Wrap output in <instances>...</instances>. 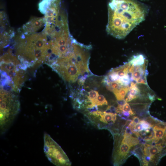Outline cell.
Here are the masks:
<instances>
[{"label": "cell", "mask_w": 166, "mask_h": 166, "mask_svg": "<svg viewBox=\"0 0 166 166\" xmlns=\"http://www.w3.org/2000/svg\"><path fill=\"white\" fill-rule=\"evenodd\" d=\"M129 89V86L122 87L119 89L114 91L113 93L117 100L124 99Z\"/></svg>", "instance_id": "7"}, {"label": "cell", "mask_w": 166, "mask_h": 166, "mask_svg": "<svg viewBox=\"0 0 166 166\" xmlns=\"http://www.w3.org/2000/svg\"><path fill=\"white\" fill-rule=\"evenodd\" d=\"M164 147L161 145H151L149 149L150 156L152 159L156 155L161 152Z\"/></svg>", "instance_id": "9"}, {"label": "cell", "mask_w": 166, "mask_h": 166, "mask_svg": "<svg viewBox=\"0 0 166 166\" xmlns=\"http://www.w3.org/2000/svg\"><path fill=\"white\" fill-rule=\"evenodd\" d=\"M147 61L145 56L142 54H139L133 56L128 62L135 66H141Z\"/></svg>", "instance_id": "5"}, {"label": "cell", "mask_w": 166, "mask_h": 166, "mask_svg": "<svg viewBox=\"0 0 166 166\" xmlns=\"http://www.w3.org/2000/svg\"><path fill=\"white\" fill-rule=\"evenodd\" d=\"M148 97L149 99L153 101L154 100L155 97L154 96H152V95H151L150 94H148Z\"/></svg>", "instance_id": "19"}, {"label": "cell", "mask_w": 166, "mask_h": 166, "mask_svg": "<svg viewBox=\"0 0 166 166\" xmlns=\"http://www.w3.org/2000/svg\"><path fill=\"white\" fill-rule=\"evenodd\" d=\"M127 101L123 99L122 100H117V103L118 104V105L123 106L126 103Z\"/></svg>", "instance_id": "17"}, {"label": "cell", "mask_w": 166, "mask_h": 166, "mask_svg": "<svg viewBox=\"0 0 166 166\" xmlns=\"http://www.w3.org/2000/svg\"><path fill=\"white\" fill-rule=\"evenodd\" d=\"M95 105L97 106H102L103 105H107L108 102L103 95H100L97 97L95 101Z\"/></svg>", "instance_id": "11"}, {"label": "cell", "mask_w": 166, "mask_h": 166, "mask_svg": "<svg viewBox=\"0 0 166 166\" xmlns=\"http://www.w3.org/2000/svg\"><path fill=\"white\" fill-rule=\"evenodd\" d=\"M0 107V131L2 133L8 129L18 113L20 103L16 96L2 89Z\"/></svg>", "instance_id": "2"}, {"label": "cell", "mask_w": 166, "mask_h": 166, "mask_svg": "<svg viewBox=\"0 0 166 166\" xmlns=\"http://www.w3.org/2000/svg\"><path fill=\"white\" fill-rule=\"evenodd\" d=\"M131 147L127 143L121 142L118 150V157L120 158L125 156L128 152Z\"/></svg>", "instance_id": "6"}, {"label": "cell", "mask_w": 166, "mask_h": 166, "mask_svg": "<svg viewBox=\"0 0 166 166\" xmlns=\"http://www.w3.org/2000/svg\"><path fill=\"white\" fill-rule=\"evenodd\" d=\"M106 113H117V108L113 106H109L105 111Z\"/></svg>", "instance_id": "16"}, {"label": "cell", "mask_w": 166, "mask_h": 166, "mask_svg": "<svg viewBox=\"0 0 166 166\" xmlns=\"http://www.w3.org/2000/svg\"><path fill=\"white\" fill-rule=\"evenodd\" d=\"M134 123L136 124L140 122V120L139 117L137 116H134L132 121Z\"/></svg>", "instance_id": "18"}, {"label": "cell", "mask_w": 166, "mask_h": 166, "mask_svg": "<svg viewBox=\"0 0 166 166\" xmlns=\"http://www.w3.org/2000/svg\"><path fill=\"white\" fill-rule=\"evenodd\" d=\"M122 142L127 143L131 147L139 143L138 139L133 137L131 134H124Z\"/></svg>", "instance_id": "8"}, {"label": "cell", "mask_w": 166, "mask_h": 166, "mask_svg": "<svg viewBox=\"0 0 166 166\" xmlns=\"http://www.w3.org/2000/svg\"><path fill=\"white\" fill-rule=\"evenodd\" d=\"M107 33L118 39L125 38L144 21L147 9L136 0H110L108 5Z\"/></svg>", "instance_id": "1"}, {"label": "cell", "mask_w": 166, "mask_h": 166, "mask_svg": "<svg viewBox=\"0 0 166 166\" xmlns=\"http://www.w3.org/2000/svg\"><path fill=\"white\" fill-rule=\"evenodd\" d=\"M122 111H126L128 112L130 115H133L135 114L132 110L129 104L127 103H126L122 107Z\"/></svg>", "instance_id": "14"}, {"label": "cell", "mask_w": 166, "mask_h": 166, "mask_svg": "<svg viewBox=\"0 0 166 166\" xmlns=\"http://www.w3.org/2000/svg\"><path fill=\"white\" fill-rule=\"evenodd\" d=\"M143 130H144V128L142 124L140 122L134 124L133 127V130L132 132L133 133H134L135 131L139 132L142 131Z\"/></svg>", "instance_id": "13"}, {"label": "cell", "mask_w": 166, "mask_h": 166, "mask_svg": "<svg viewBox=\"0 0 166 166\" xmlns=\"http://www.w3.org/2000/svg\"><path fill=\"white\" fill-rule=\"evenodd\" d=\"M140 122L142 124L144 130L149 129L152 127V125L147 121L144 120H141L140 121Z\"/></svg>", "instance_id": "15"}, {"label": "cell", "mask_w": 166, "mask_h": 166, "mask_svg": "<svg viewBox=\"0 0 166 166\" xmlns=\"http://www.w3.org/2000/svg\"><path fill=\"white\" fill-rule=\"evenodd\" d=\"M44 141V152L51 163L59 166L71 165V162L65 152L49 134L45 133Z\"/></svg>", "instance_id": "3"}, {"label": "cell", "mask_w": 166, "mask_h": 166, "mask_svg": "<svg viewBox=\"0 0 166 166\" xmlns=\"http://www.w3.org/2000/svg\"><path fill=\"white\" fill-rule=\"evenodd\" d=\"M118 83L123 86H128L131 81L127 74L124 77L120 78L117 81Z\"/></svg>", "instance_id": "10"}, {"label": "cell", "mask_w": 166, "mask_h": 166, "mask_svg": "<svg viewBox=\"0 0 166 166\" xmlns=\"http://www.w3.org/2000/svg\"><path fill=\"white\" fill-rule=\"evenodd\" d=\"M106 85H110L113 89V91L115 90L119 89L122 87V85L116 81L109 82Z\"/></svg>", "instance_id": "12"}, {"label": "cell", "mask_w": 166, "mask_h": 166, "mask_svg": "<svg viewBox=\"0 0 166 166\" xmlns=\"http://www.w3.org/2000/svg\"><path fill=\"white\" fill-rule=\"evenodd\" d=\"M136 82H131L129 87V92L127 97L125 100L127 102L131 101L132 100L137 98L140 94V90L137 86Z\"/></svg>", "instance_id": "4"}]
</instances>
